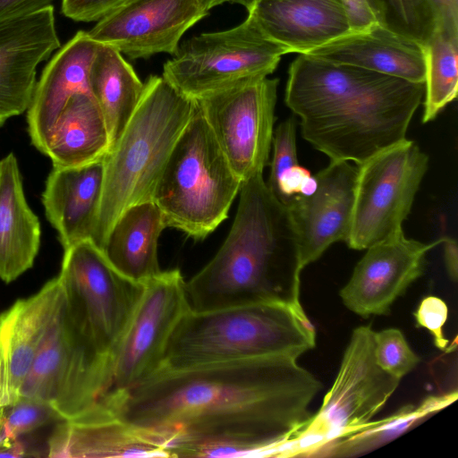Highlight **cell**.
Returning a JSON list of instances; mask_svg holds the SVG:
<instances>
[{
	"label": "cell",
	"instance_id": "cell-1",
	"mask_svg": "<svg viewBox=\"0 0 458 458\" xmlns=\"http://www.w3.org/2000/svg\"><path fill=\"white\" fill-rule=\"evenodd\" d=\"M321 387L297 359L267 356L158 370L102 401L168 457L274 456Z\"/></svg>",
	"mask_w": 458,
	"mask_h": 458
},
{
	"label": "cell",
	"instance_id": "cell-2",
	"mask_svg": "<svg viewBox=\"0 0 458 458\" xmlns=\"http://www.w3.org/2000/svg\"><path fill=\"white\" fill-rule=\"evenodd\" d=\"M424 95V82L299 55L284 102L316 149L331 161L360 165L406 139Z\"/></svg>",
	"mask_w": 458,
	"mask_h": 458
},
{
	"label": "cell",
	"instance_id": "cell-3",
	"mask_svg": "<svg viewBox=\"0 0 458 458\" xmlns=\"http://www.w3.org/2000/svg\"><path fill=\"white\" fill-rule=\"evenodd\" d=\"M236 215L214 258L189 282L187 301L201 312L277 297L294 278L297 234L287 208L268 190L263 174L242 182Z\"/></svg>",
	"mask_w": 458,
	"mask_h": 458
},
{
	"label": "cell",
	"instance_id": "cell-4",
	"mask_svg": "<svg viewBox=\"0 0 458 458\" xmlns=\"http://www.w3.org/2000/svg\"><path fill=\"white\" fill-rule=\"evenodd\" d=\"M315 345L316 332L303 309L284 297L189 310L174 329L158 370L267 356L298 359Z\"/></svg>",
	"mask_w": 458,
	"mask_h": 458
},
{
	"label": "cell",
	"instance_id": "cell-5",
	"mask_svg": "<svg viewBox=\"0 0 458 458\" xmlns=\"http://www.w3.org/2000/svg\"><path fill=\"white\" fill-rule=\"evenodd\" d=\"M195 106V99L163 76L150 75L144 82L137 108L103 158L102 194L91 236L102 250L111 228L127 208L153 200L166 161Z\"/></svg>",
	"mask_w": 458,
	"mask_h": 458
},
{
	"label": "cell",
	"instance_id": "cell-6",
	"mask_svg": "<svg viewBox=\"0 0 458 458\" xmlns=\"http://www.w3.org/2000/svg\"><path fill=\"white\" fill-rule=\"evenodd\" d=\"M242 183L196 102L153 196L166 227L205 239L227 218Z\"/></svg>",
	"mask_w": 458,
	"mask_h": 458
},
{
	"label": "cell",
	"instance_id": "cell-7",
	"mask_svg": "<svg viewBox=\"0 0 458 458\" xmlns=\"http://www.w3.org/2000/svg\"><path fill=\"white\" fill-rule=\"evenodd\" d=\"M64 250L57 278L64 314L88 343L113 360L145 283L120 273L91 239L76 242Z\"/></svg>",
	"mask_w": 458,
	"mask_h": 458
},
{
	"label": "cell",
	"instance_id": "cell-8",
	"mask_svg": "<svg viewBox=\"0 0 458 458\" xmlns=\"http://www.w3.org/2000/svg\"><path fill=\"white\" fill-rule=\"evenodd\" d=\"M288 54L269 39L248 14L228 30L203 32L181 41L163 65L162 76L192 99L268 77Z\"/></svg>",
	"mask_w": 458,
	"mask_h": 458
},
{
	"label": "cell",
	"instance_id": "cell-9",
	"mask_svg": "<svg viewBox=\"0 0 458 458\" xmlns=\"http://www.w3.org/2000/svg\"><path fill=\"white\" fill-rule=\"evenodd\" d=\"M375 331L355 328L340 369L319 410L277 456H305L323 443L371 421L396 390L401 379L384 370L375 354Z\"/></svg>",
	"mask_w": 458,
	"mask_h": 458
},
{
	"label": "cell",
	"instance_id": "cell-10",
	"mask_svg": "<svg viewBox=\"0 0 458 458\" xmlns=\"http://www.w3.org/2000/svg\"><path fill=\"white\" fill-rule=\"evenodd\" d=\"M112 358L99 353L70 324L62 301L22 383L19 398L51 404L65 420L91 408L107 391Z\"/></svg>",
	"mask_w": 458,
	"mask_h": 458
},
{
	"label": "cell",
	"instance_id": "cell-11",
	"mask_svg": "<svg viewBox=\"0 0 458 458\" xmlns=\"http://www.w3.org/2000/svg\"><path fill=\"white\" fill-rule=\"evenodd\" d=\"M428 168V157L407 138L357 165L349 248L366 250L403 231Z\"/></svg>",
	"mask_w": 458,
	"mask_h": 458
},
{
	"label": "cell",
	"instance_id": "cell-12",
	"mask_svg": "<svg viewBox=\"0 0 458 458\" xmlns=\"http://www.w3.org/2000/svg\"><path fill=\"white\" fill-rule=\"evenodd\" d=\"M278 83L276 78H258L196 99L242 182L268 165Z\"/></svg>",
	"mask_w": 458,
	"mask_h": 458
},
{
	"label": "cell",
	"instance_id": "cell-13",
	"mask_svg": "<svg viewBox=\"0 0 458 458\" xmlns=\"http://www.w3.org/2000/svg\"><path fill=\"white\" fill-rule=\"evenodd\" d=\"M189 310L185 281L179 269L161 271L147 281L114 352L110 385L105 394L125 391L156 373L174 329Z\"/></svg>",
	"mask_w": 458,
	"mask_h": 458
},
{
	"label": "cell",
	"instance_id": "cell-14",
	"mask_svg": "<svg viewBox=\"0 0 458 458\" xmlns=\"http://www.w3.org/2000/svg\"><path fill=\"white\" fill-rule=\"evenodd\" d=\"M314 176L317 182L314 191L297 196L285 206L298 242L297 267L289 299L299 308H301L299 293L303 268L318 259L333 243L345 241L348 236L357 166L348 161H331Z\"/></svg>",
	"mask_w": 458,
	"mask_h": 458
},
{
	"label": "cell",
	"instance_id": "cell-15",
	"mask_svg": "<svg viewBox=\"0 0 458 458\" xmlns=\"http://www.w3.org/2000/svg\"><path fill=\"white\" fill-rule=\"evenodd\" d=\"M208 14L199 0H127L88 33L132 60L174 55L184 33Z\"/></svg>",
	"mask_w": 458,
	"mask_h": 458
},
{
	"label": "cell",
	"instance_id": "cell-16",
	"mask_svg": "<svg viewBox=\"0 0 458 458\" xmlns=\"http://www.w3.org/2000/svg\"><path fill=\"white\" fill-rule=\"evenodd\" d=\"M442 241L443 237L425 243L401 231L372 244L340 291L344 304L363 318L387 314L394 301L423 274L427 253Z\"/></svg>",
	"mask_w": 458,
	"mask_h": 458
},
{
	"label": "cell",
	"instance_id": "cell-17",
	"mask_svg": "<svg viewBox=\"0 0 458 458\" xmlns=\"http://www.w3.org/2000/svg\"><path fill=\"white\" fill-rule=\"evenodd\" d=\"M59 47L52 5L0 21V126L28 110L37 67Z\"/></svg>",
	"mask_w": 458,
	"mask_h": 458
},
{
	"label": "cell",
	"instance_id": "cell-18",
	"mask_svg": "<svg viewBox=\"0 0 458 458\" xmlns=\"http://www.w3.org/2000/svg\"><path fill=\"white\" fill-rule=\"evenodd\" d=\"M62 301L58 278L0 315V408L17 401L22 383Z\"/></svg>",
	"mask_w": 458,
	"mask_h": 458
},
{
	"label": "cell",
	"instance_id": "cell-19",
	"mask_svg": "<svg viewBox=\"0 0 458 458\" xmlns=\"http://www.w3.org/2000/svg\"><path fill=\"white\" fill-rule=\"evenodd\" d=\"M248 14L288 54L305 55L353 33L344 0H253Z\"/></svg>",
	"mask_w": 458,
	"mask_h": 458
},
{
	"label": "cell",
	"instance_id": "cell-20",
	"mask_svg": "<svg viewBox=\"0 0 458 458\" xmlns=\"http://www.w3.org/2000/svg\"><path fill=\"white\" fill-rule=\"evenodd\" d=\"M98 45L88 31H78L58 48L37 81L27 123L31 143L42 154L68 100L79 92L90 93L89 70Z\"/></svg>",
	"mask_w": 458,
	"mask_h": 458
},
{
	"label": "cell",
	"instance_id": "cell-21",
	"mask_svg": "<svg viewBox=\"0 0 458 458\" xmlns=\"http://www.w3.org/2000/svg\"><path fill=\"white\" fill-rule=\"evenodd\" d=\"M50 457H167L166 452L98 401L79 416L62 420L47 444Z\"/></svg>",
	"mask_w": 458,
	"mask_h": 458
},
{
	"label": "cell",
	"instance_id": "cell-22",
	"mask_svg": "<svg viewBox=\"0 0 458 458\" xmlns=\"http://www.w3.org/2000/svg\"><path fill=\"white\" fill-rule=\"evenodd\" d=\"M305 55L412 82L425 81L423 45L380 24L332 40Z\"/></svg>",
	"mask_w": 458,
	"mask_h": 458
},
{
	"label": "cell",
	"instance_id": "cell-23",
	"mask_svg": "<svg viewBox=\"0 0 458 458\" xmlns=\"http://www.w3.org/2000/svg\"><path fill=\"white\" fill-rule=\"evenodd\" d=\"M103 178V159L81 166L53 167L48 174L42 203L64 249L91 239Z\"/></svg>",
	"mask_w": 458,
	"mask_h": 458
},
{
	"label": "cell",
	"instance_id": "cell-24",
	"mask_svg": "<svg viewBox=\"0 0 458 458\" xmlns=\"http://www.w3.org/2000/svg\"><path fill=\"white\" fill-rule=\"evenodd\" d=\"M40 224L30 208L13 153L0 159V279L11 283L33 266Z\"/></svg>",
	"mask_w": 458,
	"mask_h": 458
},
{
	"label": "cell",
	"instance_id": "cell-25",
	"mask_svg": "<svg viewBox=\"0 0 458 458\" xmlns=\"http://www.w3.org/2000/svg\"><path fill=\"white\" fill-rule=\"evenodd\" d=\"M165 227L164 216L153 200L131 206L114 224L103 251L120 273L146 283L161 272L157 242Z\"/></svg>",
	"mask_w": 458,
	"mask_h": 458
},
{
	"label": "cell",
	"instance_id": "cell-26",
	"mask_svg": "<svg viewBox=\"0 0 458 458\" xmlns=\"http://www.w3.org/2000/svg\"><path fill=\"white\" fill-rule=\"evenodd\" d=\"M110 148L104 115L89 92L74 94L60 113L45 155L53 167H75L103 159Z\"/></svg>",
	"mask_w": 458,
	"mask_h": 458
},
{
	"label": "cell",
	"instance_id": "cell-27",
	"mask_svg": "<svg viewBox=\"0 0 458 458\" xmlns=\"http://www.w3.org/2000/svg\"><path fill=\"white\" fill-rule=\"evenodd\" d=\"M89 84L104 115L111 148L137 108L144 82L117 49L99 43L90 66Z\"/></svg>",
	"mask_w": 458,
	"mask_h": 458
},
{
	"label": "cell",
	"instance_id": "cell-28",
	"mask_svg": "<svg viewBox=\"0 0 458 458\" xmlns=\"http://www.w3.org/2000/svg\"><path fill=\"white\" fill-rule=\"evenodd\" d=\"M457 392L430 395L420 404H407L377 421H369L344 436L327 441L309 457H353L373 451L403 435L457 399Z\"/></svg>",
	"mask_w": 458,
	"mask_h": 458
},
{
	"label": "cell",
	"instance_id": "cell-29",
	"mask_svg": "<svg viewBox=\"0 0 458 458\" xmlns=\"http://www.w3.org/2000/svg\"><path fill=\"white\" fill-rule=\"evenodd\" d=\"M425 55L424 123L454 101L458 89V38L435 30L423 45Z\"/></svg>",
	"mask_w": 458,
	"mask_h": 458
},
{
	"label": "cell",
	"instance_id": "cell-30",
	"mask_svg": "<svg viewBox=\"0 0 458 458\" xmlns=\"http://www.w3.org/2000/svg\"><path fill=\"white\" fill-rule=\"evenodd\" d=\"M297 119L291 116L274 131L270 174L267 186L274 197L286 206L297 196L311 194L315 176L299 164L296 148Z\"/></svg>",
	"mask_w": 458,
	"mask_h": 458
},
{
	"label": "cell",
	"instance_id": "cell-31",
	"mask_svg": "<svg viewBox=\"0 0 458 458\" xmlns=\"http://www.w3.org/2000/svg\"><path fill=\"white\" fill-rule=\"evenodd\" d=\"M379 24L424 45L435 30L426 0H372Z\"/></svg>",
	"mask_w": 458,
	"mask_h": 458
},
{
	"label": "cell",
	"instance_id": "cell-32",
	"mask_svg": "<svg viewBox=\"0 0 458 458\" xmlns=\"http://www.w3.org/2000/svg\"><path fill=\"white\" fill-rule=\"evenodd\" d=\"M62 420L51 404L21 397L0 408V449L9 448L10 444L21 436Z\"/></svg>",
	"mask_w": 458,
	"mask_h": 458
},
{
	"label": "cell",
	"instance_id": "cell-33",
	"mask_svg": "<svg viewBox=\"0 0 458 458\" xmlns=\"http://www.w3.org/2000/svg\"><path fill=\"white\" fill-rule=\"evenodd\" d=\"M375 354L379 366L399 379L412 371L420 361L397 328L375 333Z\"/></svg>",
	"mask_w": 458,
	"mask_h": 458
},
{
	"label": "cell",
	"instance_id": "cell-34",
	"mask_svg": "<svg viewBox=\"0 0 458 458\" xmlns=\"http://www.w3.org/2000/svg\"><path fill=\"white\" fill-rule=\"evenodd\" d=\"M447 315L446 303L436 296L424 298L415 312L418 325L431 333L435 345L442 351L445 350L449 344L443 332Z\"/></svg>",
	"mask_w": 458,
	"mask_h": 458
},
{
	"label": "cell",
	"instance_id": "cell-35",
	"mask_svg": "<svg viewBox=\"0 0 458 458\" xmlns=\"http://www.w3.org/2000/svg\"><path fill=\"white\" fill-rule=\"evenodd\" d=\"M127 0H62L63 14L76 21H98Z\"/></svg>",
	"mask_w": 458,
	"mask_h": 458
},
{
	"label": "cell",
	"instance_id": "cell-36",
	"mask_svg": "<svg viewBox=\"0 0 458 458\" xmlns=\"http://www.w3.org/2000/svg\"><path fill=\"white\" fill-rule=\"evenodd\" d=\"M434 17L435 30L458 38V0H426Z\"/></svg>",
	"mask_w": 458,
	"mask_h": 458
},
{
	"label": "cell",
	"instance_id": "cell-37",
	"mask_svg": "<svg viewBox=\"0 0 458 458\" xmlns=\"http://www.w3.org/2000/svg\"><path fill=\"white\" fill-rule=\"evenodd\" d=\"M353 32H365L379 24L372 0H344Z\"/></svg>",
	"mask_w": 458,
	"mask_h": 458
},
{
	"label": "cell",
	"instance_id": "cell-38",
	"mask_svg": "<svg viewBox=\"0 0 458 458\" xmlns=\"http://www.w3.org/2000/svg\"><path fill=\"white\" fill-rule=\"evenodd\" d=\"M55 0H0V21L29 14L52 5Z\"/></svg>",
	"mask_w": 458,
	"mask_h": 458
},
{
	"label": "cell",
	"instance_id": "cell-39",
	"mask_svg": "<svg viewBox=\"0 0 458 458\" xmlns=\"http://www.w3.org/2000/svg\"><path fill=\"white\" fill-rule=\"evenodd\" d=\"M444 259L447 273L452 281L456 282L458 276V248L455 240L443 237Z\"/></svg>",
	"mask_w": 458,
	"mask_h": 458
},
{
	"label": "cell",
	"instance_id": "cell-40",
	"mask_svg": "<svg viewBox=\"0 0 458 458\" xmlns=\"http://www.w3.org/2000/svg\"><path fill=\"white\" fill-rule=\"evenodd\" d=\"M199 1L200 5L202 6V8L207 12H209L210 9H212L219 4H222L225 2H228V0H199Z\"/></svg>",
	"mask_w": 458,
	"mask_h": 458
},
{
	"label": "cell",
	"instance_id": "cell-41",
	"mask_svg": "<svg viewBox=\"0 0 458 458\" xmlns=\"http://www.w3.org/2000/svg\"><path fill=\"white\" fill-rule=\"evenodd\" d=\"M228 2L231 4H240L246 8L247 11H249L251 8L253 4V0H228Z\"/></svg>",
	"mask_w": 458,
	"mask_h": 458
}]
</instances>
